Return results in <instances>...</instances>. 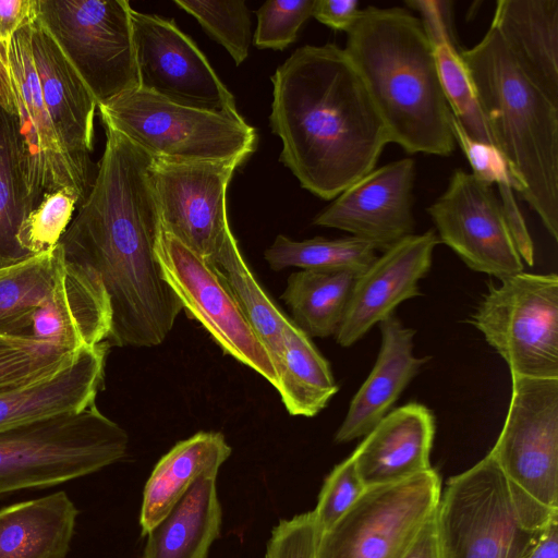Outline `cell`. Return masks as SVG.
I'll return each mask as SVG.
<instances>
[{
    "mask_svg": "<svg viewBox=\"0 0 558 558\" xmlns=\"http://www.w3.org/2000/svg\"><path fill=\"white\" fill-rule=\"evenodd\" d=\"M527 558H558V519L545 527Z\"/></svg>",
    "mask_w": 558,
    "mask_h": 558,
    "instance_id": "f6af8a7d",
    "label": "cell"
},
{
    "mask_svg": "<svg viewBox=\"0 0 558 558\" xmlns=\"http://www.w3.org/2000/svg\"><path fill=\"white\" fill-rule=\"evenodd\" d=\"M352 456L326 477L313 511L319 533L332 526L365 490Z\"/></svg>",
    "mask_w": 558,
    "mask_h": 558,
    "instance_id": "ab89813d",
    "label": "cell"
},
{
    "mask_svg": "<svg viewBox=\"0 0 558 558\" xmlns=\"http://www.w3.org/2000/svg\"><path fill=\"white\" fill-rule=\"evenodd\" d=\"M92 187L59 241L63 258L93 270L110 303L108 343L155 347L182 305L157 257L162 233L151 158L110 125Z\"/></svg>",
    "mask_w": 558,
    "mask_h": 558,
    "instance_id": "6da1fadb",
    "label": "cell"
},
{
    "mask_svg": "<svg viewBox=\"0 0 558 558\" xmlns=\"http://www.w3.org/2000/svg\"><path fill=\"white\" fill-rule=\"evenodd\" d=\"M216 476L201 475L146 535L143 558H206L221 525Z\"/></svg>",
    "mask_w": 558,
    "mask_h": 558,
    "instance_id": "4316f807",
    "label": "cell"
},
{
    "mask_svg": "<svg viewBox=\"0 0 558 558\" xmlns=\"http://www.w3.org/2000/svg\"><path fill=\"white\" fill-rule=\"evenodd\" d=\"M214 265L223 276L250 325L269 351L279 375L283 331L291 319L258 283L234 236L220 250Z\"/></svg>",
    "mask_w": 558,
    "mask_h": 558,
    "instance_id": "1f68e13d",
    "label": "cell"
},
{
    "mask_svg": "<svg viewBox=\"0 0 558 558\" xmlns=\"http://www.w3.org/2000/svg\"><path fill=\"white\" fill-rule=\"evenodd\" d=\"M318 536L313 511L280 521L272 530L265 558H315Z\"/></svg>",
    "mask_w": 558,
    "mask_h": 558,
    "instance_id": "60d3db41",
    "label": "cell"
},
{
    "mask_svg": "<svg viewBox=\"0 0 558 558\" xmlns=\"http://www.w3.org/2000/svg\"><path fill=\"white\" fill-rule=\"evenodd\" d=\"M439 558H527L543 530L529 527L487 453L451 477L435 513Z\"/></svg>",
    "mask_w": 558,
    "mask_h": 558,
    "instance_id": "ba28073f",
    "label": "cell"
},
{
    "mask_svg": "<svg viewBox=\"0 0 558 558\" xmlns=\"http://www.w3.org/2000/svg\"><path fill=\"white\" fill-rule=\"evenodd\" d=\"M38 16L37 0H0V44Z\"/></svg>",
    "mask_w": 558,
    "mask_h": 558,
    "instance_id": "7bdbcfd3",
    "label": "cell"
},
{
    "mask_svg": "<svg viewBox=\"0 0 558 558\" xmlns=\"http://www.w3.org/2000/svg\"><path fill=\"white\" fill-rule=\"evenodd\" d=\"M58 248L53 286L33 314L26 337L71 352L107 341L111 310L100 279L93 270L65 260L59 244Z\"/></svg>",
    "mask_w": 558,
    "mask_h": 558,
    "instance_id": "ffe728a7",
    "label": "cell"
},
{
    "mask_svg": "<svg viewBox=\"0 0 558 558\" xmlns=\"http://www.w3.org/2000/svg\"><path fill=\"white\" fill-rule=\"evenodd\" d=\"M74 352L31 338L0 335V393L52 375Z\"/></svg>",
    "mask_w": 558,
    "mask_h": 558,
    "instance_id": "d590c367",
    "label": "cell"
},
{
    "mask_svg": "<svg viewBox=\"0 0 558 558\" xmlns=\"http://www.w3.org/2000/svg\"><path fill=\"white\" fill-rule=\"evenodd\" d=\"M37 9L97 106L138 88L129 1L37 0Z\"/></svg>",
    "mask_w": 558,
    "mask_h": 558,
    "instance_id": "30bf717a",
    "label": "cell"
},
{
    "mask_svg": "<svg viewBox=\"0 0 558 558\" xmlns=\"http://www.w3.org/2000/svg\"><path fill=\"white\" fill-rule=\"evenodd\" d=\"M279 160L302 187L332 199L375 169L387 128L344 49L298 48L271 76Z\"/></svg>",
    "mask_w": 558,
    "mask_h": 558,
    "instance_id": "7a4b0ae2",
    "label": "cell"
},
{
    "mask_svg": "<svg viewBox=\"0 0 558 558\" xmlns=\"http://www.w3.org/2000/svg\"><path fill=\"white\" fill-rule=\"evenodd\" d=\"M450 124L456 143L461 147L472 167V173L490 185L492 183L497 184L500 203L518 252L522 260L533 266V242L515 202L513 183L504 157L495 146L476 142L470 137L452 112Z\"/></svg>",
    "mask_w": 558,
    "mask_h": 558,
    "instance_id": "e575fe53",
    "label": "cell"
},
{
    "mask_svg": "<svg viewBox=\"0 0 558 558\" xmlns=\"http://www.w3.org/2000/svg\"><path fill=\"white\" fill-rule=\"evenodd\" d=\"M360 13L356 0H316L312 16L332 29L348 32Z\"/></svg>",
    "mask_w": 558,
    "mask_h": 558,
    "instance_id": "b9f144b4",
    "label": "cell"
},
{
    "mask_svg": "<svg viewBox=\"0 0 558 558\" xmlns=\"http://www.w3.org/2000/svg\"><path fill=\"white\" fill-rule=\"evenodd\" d=\"M31 48L43 98L61 143L80 173L94 182L90 153L97 101L38 16L31 23Z\"/></svg>",
    "mask_w": 558,
    "mask_h": 558,
    "instance_id": "d6986e66",
    "label": "cell"
},
{
    "mask_svg": "<svg viewBox=\"0 0 558 558\" xmlns=\"http://www.w3.org/2000/svg\"><path fill=\"white\" fill-rule=\"evenodd\" d=\"M489 284L471 324L511 375L558 378V276L520 272Z\"/></svg>",
    "mask_w": 558,
    "mask_h": 558,
    "instance_id": "9c48e42d",
    "label": "cell"
},
{
    "mask_svg": "<svg viewBox=\"0 0 558 558\" xmlns=\"http://www.w3.org/2000/svg\"><path fill=\"white\" fill-rule=\"evenodd\" d=\"M11 95L9 113L15 118L20 166L32 210L43 197L71 187L85 201L93 182L84 178L65 151L46 108L31 48V24L2 45Z\"/></svg>",
    "mask_w": 558,
    "mask_h": 558,
    "instance_id": "7c38bea8",
    "label": "cell"
},
{
    "mask_svg": "<svg viewBox=\"0 0 558 558\" xmlns=\"http://www.w3.org/2000/svg\"><path fill=\"white\" fill-rule=\"evenodd\" d=\"M290 415L312 417L337 393L328 361L292 319L283 331V351L276 387Z\"/></svg>",
    "mask_w": 558,
    "mask_h": 558,
    "instance_id": "f1b7e54d",
    "label": "cell"
},
{
    "mask_svg": "<svg viewBox=\"0 0 558 558\" xmlns=\"http://www.w3.org/2000/svg\"><path fill=\"white\" fill-rule=\"evenodd\" d=\"M126 432L96 403L86 410L0 433V497L95 473L128 450Z\"/></svg>",
    "mask_w": 558,
    "mask_h": 558,
    "instance_id": "5b68a950",
    "label": "cell"
},
{
    "mask_svg": "<svg viewBox=\"0 0 558 558\" xmlns=\"http://www.w3.org/2000/svg\"><path fill=\"white\" fill-rule=\"evenodd\" d=\"M492 25L521 69L558 104V0H499Z\"/></svg>",
    "mask_w": 558,
    "mask_h": 558,
    "instance_id": "cb8c5ba5",
    "label": "cell"
},
{
    "mask_svg": "<svg viewBox=\"0 0 558 558\" xmlns=\"http://www.w3.org/2000/svg\"><path fill=\"white\" fill-rule=\"evenodd\" d=\"M438 243L433 230L412 234L384 251L356 277L335 335L339 345L351 347L400 303L420 295L418 282L428 274Z\"/></svg>",
    "mask_w": 558,
    "mask_h": 558,
    "instance_id": "ac0fdd59",
    "label": "cell"
},
{
    "mask_svg": "<svg viewBox=\"0 0 558 558\" xmlns=\"http://www.w3.org/2000/svg\"><path fill=\"white\" fill-rule=\"evenodd\" d=\"M138 87L170 101L234 117L230 90L173 20L132 9Z\"/></svg>",
    "mask_w": 558,
    "mask_h": 558,
    "instance_id": "9a60e30c",
    "label": "cell"
},
{
    "mask_svg": "<svg viewBox=\"0 0 558 558\" xmlns=\"http://www.w3.org/2000/svg\"><path fill=\"white\" fill-rule=\"evenodd\" d=\"M404 558H439L435 515L422 529Z\"/></svg>",
    "mask_w": 558,
    "mask_h": 558,
    "instance_id": "ee69618b",
    "label": "cell"
},
{
    "mask_svg": "<svg viewBox=\"0 0 558 558\" xmlns=\"http://www.w3.org/2000/svg\"><path fill=\"white\" fill-rule=\"evenodd\" d=\"M316 0H269L256 11L254 45L259 49L283 50L295 41Z\"/></svg>",
    "mask_w": 558,
    "mask_h": 558,
    "instance_id": "f35d334b",
    "label": "cell"
},
{
    "mask_svg": "<svg viewBox=\"0 0 558 558\" xmlns=\"http://www.w3.org/2000/svg\"><path fill=\"white\" fill-rule=\"evenodd\" d=\"M58 263L57 244L0 269V335L27 338L33 314L51 291Z\"/></svg>",
    "mask_w": 558,
    "mask_h": 558,
    "instance_id": "4dcf8cb0",
    "label": "cell"
},
{
    "mask_svg": "<svg viewBox=\"0 0 558 558\" xmlns=\"http://www.w3.org/2000/svg\"><path fill=\"white\" fill-rule=\"evenodd\" d=\"M344 51L390 137L409 154L456 149L451 109L422 21L403 8L367 7L347 32Z\"/></svg>",
    "mask_w": 558,
    "mask_h": 558,
    "instance_id": "3957f363",
    "label": "cell"
},
{
    "mask_svg": "<svg viewBox=\"0 0 558 558\" xmlns=\"http://www.w3.org/2000/svg\"><path fill=\"white\" fill-rule=\"evenodd\" d=\"M80 205V196L71 187H62L46 194L21 223L17 232L21 247L31 255L54 247Z\"/></svg>",
    "mask_w": 558,
    "mask_h": 558,
    "instance_id": "74e56055",
    "label": "cell"
},
{
    "mask_svg": "<svg viewBox=\"0 0 558 558\" xmlns=\"http://www.w3.org/2000/svg\"><path fill=\"white\" fill-rule=\"evenodd\" d=\"M247 158L172 162L151 159L150 178L162 230L207 262L234 235L227 216V189Z\"/></svg>",
    "mask_w": 558,
    "mask_h": 558,
    "instance_id": "5bb4252c",
    "label": "cell"
},
{
    "mask_svg": "<svg viewBox=\"0 0 558 558\" xmlns=\"http://www.w3.org/2000/svg\"><path fill=\"white\" fill-rule=\"evenodd\" d=\"M31 210L20 166L15 118L0 107V269L32 256L17 242L21 223Z\"/></svg>",
    "mask_w": 558,
    "mask_h": 558,
    "instance_id": "836d02e7",
    "label": "cell"
},
{
    "mask_svg": "<svg viewBox=\"0 0 558 558\" xmlns=\"http://www.w3.org/2000/svg\"><path fill=\"white\" fill-rule=\"evenodd\" d=\"M264 256L272 270L298 267L312 270H351L357 275L366 270L377 257L372 243L352 235L294 241L283 234L277 235Z\"/></svg>",
    "mask_w": 558,
    "mask_h": 558,
    "instance_id": "d6a6232c",
    "label": "cell"
},
{
    "mask_svg": "<svg viewBox=\"0 0 558 558\" xmlns=\"http://www.w3.org/2000/svg\"><path fill=\"white\" fill-rule=\"evenodd\" d=\"M157 257L165 279L186 315L198 322L225 353L276 388L279 375L270 353L250 325L219 269L163 230Z\"/></svg>",
    "mask_w": 558,
    "mask_h": 558,
    "instance_id": "4fadbf2b",
    "label": "cell"
},
{
    "mask_svg": "<svg viewBox=\"0 0 558 558\" xmlns=\"http://www.w3.org/2000/svg\"><path fill=\"white\" fill-rule=\"evenodd\" d=\"M448 1L410 0L405 4L421 14L430 41L439 80L451 112L476 142L494 146L470 73L453 44Z\"/></svg>",
    "mask_w": 558,
    "mask_h": 558,
    "instance_id": "83f0119b",
    "label": "cell"
},
{
    "mask_svg": "<svg viewBox=\"0 0 558 558\" xmlns=\"http://www.w3.org/2000/svg\"><path fill=\"white\" fill-rule=\"evenodd\" d=\"M357 276L351 270L301 269L291 274L281 299L291 310L292 322L310 338L335 336Z\"/></svg>",
    "mask_w": 558,
    "mask_h": 558,
    "instance_id": "f546056e",
    "label": "cell"
},
{
    "mask_svg": "<svg viewBox=\"0 0 558 558\" xmlns=\"http://www.w3.org/2000/svg\"><path fill=\"white\" fill-rule=\"evenodd\" d=\"M515 190L558 240V104L521 69L494 25L460 51Z\"/></svg>",
    "mask_w": 558,
    "mask_h": 558,
    "instance_id": "277c9868",
    "label": "cell"
},
{
    "mask_svg": "<svg viewBox=\"0 0 558 558\" xmlns=\"http://www.w3.org/2000/svg\"><path fill=\"white\" fill-rule=\"evenodd\" d=\"M379 329L381 343L377 360L352 398L336 432V442H348L367 435L390 412L426 362V357H416L413 353L415 330L405 327L395 314L381 320Z\"/></svg>",
    "mask_w": 558,
    "mask_h": 558,
    "instance_id": "603a6c76",
    "label": "cell"
},
{
    "mask_svg": "<svg viewBox=\"0 0 558 558\" xmlns=\"http://www.w3.org/2000/svg\"><path fill=\"white\" fill-rule=\"evenodd\" d=\"M441 482L434 469L404 481L366 488L328 530L315 558H404L435 515Z\"/></svg>",
    "mask_w": 558,
    "mask_h": 558,
    "instance_id": "8fae6325",
    "label": "cell"
},
{
    "mask_svg": "<svg viewBox=\"0 0 558 558\" xmlns=\"http://www.w3.org/2000/svg\"><path fill=\"white\" fill-rule=\"evenodd\" d=\"M414 178L412 158L374 169L340 193L313 223L349 232L384 252L414 234Z\"/></svg>",
    "mask_w": 558,
    "mask_h": 558,
    "instance_id": "e0dca14e",
    "label": "cell"
},
{
    "mask_svg": "<svg viewBox=\"0 0 558 558\" xmlns=\"http://www.w3.org/2000/svg\"><path fill=\"white\" fill-rule=\"evenodd\" d=\"M109 345L104 341L78 349L52 375L0 393V433L73 415L95 404Z\"/></svg>",
    "mask_w": 558,
    "mask_h": 558,
    "instance_id": "44dd1931",
    "label": "cell"
},
{
    "mask_svg": "<svg viewBox=\"0 0 558 558\" xmlns=\"http://www.w3.org/2000/svg\"><path fill=\"white\" fill-rule=\"evenodd\" d=\"M77 514L63 490L0 509V558H65Z\"/></svg>",
    "mask_w": 558,
    "mask_h": 558,
    "instance_id": "d4e9b609",
    "label": "cell"
},
{
    "mask_svg": "<svg viewBox=\"0 0 558 558\" xmlns=\"http://www.w3.org/2000/svg\"><path fill=\"white\" fill-rule=\"evenodd\" d=\"M231 454L218 432H199L178 442L153 470L143 494L140 523L146 535L203 474L217 475Z\"/></svg>",
    "mask_w": 558,
    "mask_h": 558,
    "instance_id": "484cf974",
    "label": "cell"
},
{
    "mask_svg": "<svg viewBox=\"0 0 558 558\" xmlns=\"http://www.w3.org/2000/svg\"><path fill=\"white\" fill-rule=\"evenodd\" d=\"M488 453L529 527L558 519V378L511 375L508 413Z\"/></svg>",
    "mask_w": 558,
    "mask_h": 558,
    "instance_id": "52a82bcc",
    "label": "cell"
},
{
    "mask_svg": "<svg viewBox=\"0 0 558 558\" xmlns=\"http://www.w3.org/2000/svg\"><path fill=\"white\" fill-rule=\"evenodd\" d=\"M435 418L422 403L387 413L352 452L365 488L404 481L430 469Z\"/></svg>",
    "mask_w": 558,
    "mask_h": 558,
    "instance_id": "7402d4cb",
    "label": "cell"
},
{
    "mask_svg": "<svg viewBox=\"0 0 558 558\" xmlns=\"http://www.w3.org/2000/svg\"><path fill=\"white\" fill-rule=\"evenodd\" d=\"M97 108L102 123L154 160L221 161L256 149V130L241 116L187 107L140 87Z\"/></svg>",
    "mask_w": 558,
    "mask_h": 558,
    "instance_id": "8992f818",
    "label": "cell"
},
{
    "mask_svg": "<svg viewBox=\"0 0 558 558\" xmlns=\"http://www.w3.org/2000/svg\"><path fill=\"white\" fill-rule=\"evenodd\" d=\"M442 243L471 269L499 280L523 271L500 201L492 185L462 169L427 208Z\"/></svg>",
    "mask_w": 558,
    "mask_h": 558,
    "instance_id": "2e32d148",
    "label": "cell"
},
{
    "mask_svg": "<svg viewBox=\"0 0 558 558\" xmlns=\"http://www.w3.org/2000/svg\"><path fill=\"white\" fill-rule=\"evenodd\" d=\"M174 3L193 15L209 36L226 48L236 65L248 57L251 20L243 0H174Z\"/></svg>",
    "mask_w": 558,
    "mask_h": 558,
    "instance_id": "8d00e7d4",
    "label": "cell"
}]
</instances>
